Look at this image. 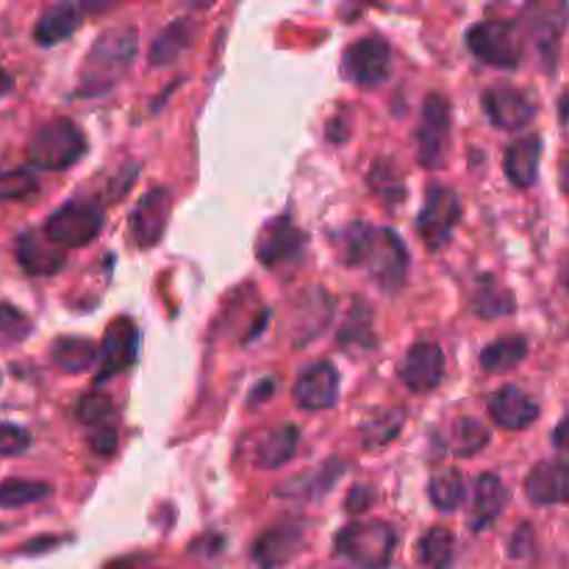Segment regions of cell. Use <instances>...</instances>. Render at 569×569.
I'll use <instances>...</instances> for the list:
<instances>
[{
    "mask_svg": "<svg viewBox=\"0 0 569 569\" xmlns=\"http://www.w3.org/2000/svg\"><path fill=\"white\" fill-rule=\"evenodd\" d=\"M450 142V103L442 94L431 92L422 103L420 126H417V159L426 170L442 167Z\"/></svg>",
    "mask_w": 569,
    "mask_h": 569,
    "instance_id": "cell-9",
    "label": "cell"
},
{
    "mask_svg": "<svg viewBox=\"0 0 569 569\" xmlns=\"http://www.w3.org/2000/svg\"><path fill=\"white\" fill-rule=\"evenodd\" d=\"M172 198L164 187H156L144 194L137 203V209L131 211V220H128V233H131L133 244L139 248H153L164 237L167 220H170Z\"/></svg>",
    "mask_w": 569,
    "mask_h": 569,
    "instance_id": "cell-12",
    "label": "cell"
},
{
    "mask_svg": "<svg viewBox=\"0 0 569 569\" xmlns=\"http://www.w3.org/2000/svg\"><path fill=\"white\" fill-rule=\"evenodd\" d=\"M506 503H509V489L503 487L498 476L487 472L476 481V492H472V528L483 531L492 526L500 515H503Z\"/></svg>",
    "mask_w": 569,
    "mask_h": 569,
    "instance_id": "cell-24",
    "label": "cell"
},
{
    "mask_svg": "<svg viewBox=\"0 0 569 569\" xmlns=\"http://www.w3.org/2000/svg\"><path fill=\"white\" fill-rule=\"evenodd\" d=\"M50 483L28 481V478H9L0 483V509H22V506L39 503L50 498Z\"/></svg>",
    "mask_w": 569,
    "mask_h": 569,
    "instance_id": "cell-38",
    "label": "cell"
},
{
    "mask_svg": "<svg viewBox=\"0 0 569 569\" xmlns=\"http://www.w3.org/2000/svg\"><path fill=\"white\" fill-rule=\"evenodd\" d=\"M539 161H542V139L537 133H526L506 148L503 170L515 187L528 189L537 183Z\"/></svg>",
    "mask_w": 569,
    "mask_h": 569,
    "instance_id": "cell-21",
    "label": "cell"
},
{
    "mask_svg": "<svg viewBox=\"0 0 569 569\" xmlns=\"http://www.w3.org/2000/svg\"><path fill=\"white\" fill-rule=\"evenodd\" d=\"M300 445V431L295 426H281L276 431L267 433L261 439V445L256 448V465L261 470H278V467L287 465L295 453H298Z\"/></svg>",
    "mask_w": 569,
    "mask_h": 569,
    "instance_id": "cell-28",
    "label": "cell"
},
{
    "mask_svg": "<svg viewBox=\"0 0 569 569\" xmlns=\"http://www.w3.org/2000/svg\"><path fill=\"white\" fill-rule=\"evenodd\" d=\"M533 550H537L533 548V528L522 522V526L515 531V537H511L509 553L511 559H531Z\"/></svg>",
    "mask_w": 569,
    "mask_h": 569,
    "instance_id": "cell-44",
    "label": "cell"
},
{
    "mask_svg": "<svg viewBox=\"0 0 569 569\" xmlns=\"http://www.w3.org/2000/svg\"><path fill=\"white\" fill-rule=\"evenodd\" d=\"M389 70H392V50L383 37L359 39L342 56V76L365 89L387 81Z\"/></svg>",
    "mask_w": 569,
    "mask_h": 569,
    "instance_id": "cell-10",
    "label": "cell"
},
{
    "mask_svg": "<svg viewBox=\"0 0 569 569\" xmlns=\"http://www.w3.org/2000/svg\"><path fill=\"white\" fill-rule=\"evenodd\" d=\"M76 417L89 428H100V426H109L111 417H114V403H111L109 395H100V392H89L78 400V409Z\"/></svg>",
    "mask_w": 569,
    "mask_h": 569,
    "instance_id": "cell-39",
    "label": "cell"
},
{
    "mask_svg": "<svg viewBox=\"0 0 569 569\" xmlns=\"http://www.w3.org/2000/svg\"><path fill=\"white\" fill-rule=\"evenodd\" d=\"M89 448H92V453L98 456H111L117 450V428L114 422H109V426H100V428H92L89 431Z\"/></svg>",
    "mask_w": 569,
    "mask_h": 569,
    "instance_id": "cell-43",
    "label": "cell"
},
{
    "mask_svg": "<svg viewBox=\"0 0 569 569\" xmlns=\"http://www.w3.org/2000/svg\"><path fill=\"white\" fill-rule=\"evenodd\" d=\"M445 376V353L439 345L433 342H417L415 348L406 353L403 367H400V378L411 392H433L442 383Z\"/></svg>",
    "mask_w": 569,
    "mask_h": 569,
    "instance_id": "cell-17",
    "label": "cell"
},
{
    "mask_svg": "<svg viewBox=\"0 0 569 569\" xmlns=\"http://www.w3.org/2000/svg\"><path fill=\"white\" fill-rule=\"evenodd\" d=\"M553 445L559 450H567L569 453V417H565V420L559 422V426H556V431H553Z\"/></svg>",
    "mask_w": 569,
    "mask_h": 569,
    "instance_id": "cell-46",
    "label": "cell"
},
{
    "mask_svg": "<svg viewBox=\"0 0 569 569\" xmlns=\"http://www.w3.org/2000/svg\"><path fill=\"white\" fill-rule=\"evenodd\" d=\"M561 192H565V198L569 200V161L561 164Z\"/></svg>",
    "mask_w": 569,
    "mask_h": 569,
    "instance_id": "cell-50",
    "label": "cell"
},
{
    "mask_svg": "<svg viewBox=\"0 0 569 569\" xmlns=\"http://www.w3.org/2000/svg\"><path fill=\"white\" fill-rule=\"evenodd\" d=\"M14 256L26 276H56L64 267V250L50 242L44 233L22 231L14 242Z\"/></svg>",
    "mask_w": 569,
    "mask_h": 569,
    "instance_id": "cell-19",
    "label": "cell"
},
{
    "mask_svg": "<svg viewBox=\"0 0 569 569\" xmlns=\"http://www.w3.org/2000/svg\"><path fill=\"white\" fill-rule=\"evenodd\" d=\"M372 500H376V495H372L370 487H356L353 492L348 495V500H345V509H348V511H367L372 506Z\"/></svg>",
    "mask_w": 569,
    "mask_h": 569,
    "instance_id": "cell-45",
    "label": "cell"
},
{
    "mask_svg": "<svg viewBox=\"0 0 569 569\" xmlns=\"http://www.w3.org/2000/svg\"><path fill=\"white\" fill-rule=\"evenodd\" d=\"M526 495L537 506H569V461H539L528 472Z\"/></svg>",
    "mask_w": 569,
    "mask_h": 569,
    "instance_id": "cell-18",
    "label": "cell"
},
{
    "mask_svg": "<svg viewBox=\"0 0 569 569\" xmlns=\"http://www.w3.org/2000/svg\"><path fill=\"white\" fill-rule=\"evenodd\" d=\"M39 192V178L31 170L0 172V200H22Z\"/></svg>",
    "mask_w": 569,
    "mask_h": 569,
    "instance_id": "cell-40",
    "label": "cell"
},
{
    "mask_svg": "<svg viewBox=\"0 0 569 569\" xmlns=\"http://www.w3.org/2000/svg\"><path fill=\"white\" fill-rule=\"evenodd\" d=\"M306 545V522L303 520H281L276 526L264 528L253 542V565L259 569H281L287 567Z\"/></svg>",
    "mask_w": 569,
    "mask_h": 569,
    "instance_id": "cell-11",
    "label": "cell"
},
{
    "mask_svg": "<svg viewBox=\"0 0 569 569\" xmlns=\"http://www.w3.org/2000/svg\"><path fill=\"white\" fill-rule=\"evenodd\" d=\"M559 111H561V120L569 122V92L559 100Z\"/></svg>",
    "mask_w": 569,
    "mask_h": 569,
    "instance_id": "cell-51",
    "label": "cell"
},
{
    "mask_svg": "<svg viewBox=\"0 0 569 569\" xmlns=\"http://www.w3.org/2000/svg\"><path fill=\"white\" fill-rule=\"evenodd\" d=\"M456 556V537L448 528H431L417 545V561L426 569H450Z\"/></svg>",
    "mask_w": 569,
    "mask_h": 569,
    "instance_id": "cell-30",
    "label": "cell"
},
{
    "mask_svg": "<svg viewBox=\"0 0 569 569\" xmlns=\"http://www.w3.org/2000/svg\"><path fill=\"white\" fill-rule=\"evenodd\" d=\"M11 89H14V78H11L6 70H0V98H6Z\"/></svg>",
    "mask_w": 569,
    "mask_h": 569,
    "instance_id": "cell-48",
    "label": "cell"
},
{
    "mask_svg": "<svg viewBox=\"0 0 569 569\" xmlns=\"http://www.w3.org/2000/svg\"><path fill=\"white\" fill-rule=\"evenodd\" d=\"M31 448V433L14 422H0V456H20Z\"/></svg>",
    "mask_w": 569,
    "mask_h": 569,
    "instance_id": "cell-42",
    "label": "cell"
},
{
    "mask_svg": "<svg viewBox=\"0 0 569 569\" xmlns=\"http://www.w3.org/2000/svg\"><path fill=\"white\" fill-rule=\"evenodd\" d=\"M26 153L37 170H67L87 153V137L72 120L56 117L33 131Z\"/></svg>",
    "mask_w": 569,
    "mask_h": 569,
    "instance_id": "cell-2",
    "label": "cell"
},
{
    "mask_svg": "<svg viewBox=\"0 0 569 569\" xmlns=\"http://www.w3.org/2000/svg\"><path fill=\"white\" fill-rule=\"evenodd\" d=\"M33 331V322L28 320L26 311L11 303H0V339L6 342H22Z\"/></svg>",
    "mask_w": 569,
    "mask_h": 569,
    "instance_id": "cell-41",
    "label": "cell"
},
{
    "mask_svg": "<svg viewBox=\"0 0 569 569\" xmlns=\"http://www.w3.org/2000/svg\"><path fill=\"white\" fill-rule=\"evenodd\" d=\"M345 472V461H326V465L320 467L317 472H311V476H298L295 481L283 483L281 489H278V495L281 498H298V500H317L320 495H326L328 489L333 487V483L342 478Z\"/></svg>",
    "mask_w": 569,
    "mask_h": 569,
    "instance_id": "cell-27",
    "label": "cell"
},
{
    "mask_svg": "<svg viewBox=\"0 0 569 569\" xmlns=\"http://www.w3.org/2000/svg\"><path fill=\"white\" fill-rule=\"evenodd\" d=\"M137 348H139V333L128 317H117L109 328H106L103 348H100V367L98 378L94 381H106V378L117 376V372H126L128 367H133L137 361Z\"/></svg>",
    "mask_w": 569,
    "mask_h": 569,
    "instance_id": "cell-14",
    "label": "cell"
},
{
    "mask_svg": "<svg viewBox=\"0 0 569 569\" xmlns=\"http://www.w3.org/2000/svg\"><path fill=\"white\" fill-rule=\"evenodd\" d=\"M528 356V339L526 337H503L498 342H492L489 348H483L481 353V367L487 372H509L517 365H522Z\"/></svg>",
    "mask_w": 569,
    "mask_h": 569,
    "instance_id": "cell-32",
    "label": "cell"
},
{
    "mask_svg": "<svg viewBox=\"0 0 569 569\" xmlns=\"http://www.w3.org/2000/svg\"><path fill=\"white\" fill-rule=\"evenodd\" d=\"M109 569H137L131 565V561H117V565H111Z\"/></svg>",
    "mask_w": 569,
    "mask_h": 569,
    "instance_id": "cell-52",
    "label": "cell"
},
{
    "mask_svg": "<svg viewBox=\"0 0 569 569\" xmlns=\"http://www.w3.org/2000/svg\"><path fill=\"white\" fill-rule=\"evenodd\" d=\"M303 248L306 233L300 231L289 217H276V220L261 231L259 244H256V256H259V261L264 267H281L300 259Z\"/></svg>",
    "mask_w": 569,
    "mask_h": 569,
    "instance_id": "cell-15",
    "label": "cell"
},
{
    "mask_svg": "<svg viewBox=\"0 0 569 569\" xmlns=\"http://www.w3.org/2000/svg\"><path fill=\"white\" fill-rule=\"evenodd\" d=\"M339 345L348 350H370L376 345V333H372V311L365 300H356L350 309L348 320L339 328Z\"/></svg>",
    "mask_w": 569,
    "mask_h": 569,
    "instance_id": "cell-33",
    "label": "cell"
},
{
    "mask_svg": "<svg viewBox=\"0 0 569 569\" xmlns=\"http://www.w3.org/2000/svg\"><path fill=\"white\" fill-rule=\"evenodd\" d=\"M481 103L492 126L503 128V131H520V128L531 126V120L537 117V103L522 89L503 87V83L487 89Z\"/></svg>",
    "mask_w": 569,
    "mask_h": 569,
    "instance_id": "cell-13",
    "label": "cell"
},
{
    "mask_svg": "<svg viewBox=\"0 0 569 569\" xmlns=\"http://www.w3.org/2000/svg\"><path fill=\"white\" fill-rule=\"evenodd\" d=\"M192 39H194V22L192 20H187V17H181V20H172L170 26H167L164 31L153 39V44H150V53H148L150 64L170 67L172 61H178L183 53H187V48L192 44Z\"/></svg>",
    "mask_w": 569,
    "mask_h": 569,
    "instance_id": "cell-26",
    "label": "cell"
},
{
    "mask_svg": "<svg viewBox=\"0 0 569 569\" xmlns=\"http://www.w3.org/2000/svg\"><path fill=\"white\" fill-rule=\"evenodd\" d=\"M467 48L478 61L498 70H517L526 59V39L520 26L506 20H483L467 31Z\"/></svg>",
    "mask_w": 569,
    "mask_h": 569,
    "instance_id": "cell-5",
    "label": "cell"
},
{
    "mask_svg": "<svg viewBox=\"0 0 569 569\" xmlns=\"http://www.w3.org/2000/svg\"><path fill=\"white\" fill-rule=\"evenodd\" d=\"M403 411L395 409H381L376 415H370L361 426V442L365 450H381L387 448L392 439H398V433L403 431Z\"/></svg>",
    "mask_w": 569,
    "mask_h": 569,
    "instance_id": "cell-31",
    "label": "cell"
},
{
    "mask_svg": "<svg viewBox=\"0 0 569 569\" xmlns=\"http://www.w3.org/2000/svg\"><path fill=\"white\" fill-rule=\"evenodd\" d=\"M398 550V533L389 522L370 520L345 526L337 537V553L361 569H387Z\"/></svg>",
    "mask_w": 569,
    "mask_h": 569,
    "instance_id": "cell-3",
    "label": "cell"
},
{
    "mask_svg": "<svg viewBox=\"0 0 569 569\" xmlns=\"http://www.w3.org/2000/svg\"><path fill=\"white\" fill-rule=\"evenodd\" d=\"M59 545V539H37V542H28L26 548H22V553H42V550H50Z\"/></svg>",
    "mask_w": 569,
    "mask_h": 569,
    "instance_id": "cell-47",
    "label": "cell"
},
{
    "mask_svg": "<svg viewBox=\"0 0 569 569\" xmlns=\"http://www.w3.org/2000/svg\"><path fill=\"white\" fill-rule=\"evenodd\" d=\"M137 44L139 33L133 26H117L100 33L78 76V98H98V94L111 92L131 70L137 59Z\"/></svg>",
    "mask_w": 569,
    "mask_h": 569,
    "instance_id": "cell-1",
    "label": "cell"
},
{
    "mask_svg": "<svg viewBox=\"0 0 569 569\" xmlns=\"http://www.w3.org/2000/svg\"><path fill=\"white\" fill-rule=\"evenodd\" d=\"M489 445V428L483 426L476 417H461L453 422V431H450V448L456 456H478Z\"/></svg>",
    "mask_w": 569,
    "mask_h": 569,
    "instance_id": "cell-37",
    "label": "cell"
},
{
    "mask_svg": "<svg viewBox=\"0 0 569 569\" xmlns=\"http://www.w3.org/2000/svg\"><path fill=\"white\" fill-rule=\"evenodd\" d=\"M87 6H78V3H59V6H50L48 11H42V17L37 20V28H33V39L37 44L42 48H53V44L64 42L67 37L81 28L83 14H87Z\"/></svg>",
    "mask_w": 569,
    "mask_h": 569,
    "instance_id": "cell-22",
    "label": "cell"
},
{
    "mask_svg": "<svg viewBox=\"0 0 569 569\" xmlns=\"http://www.w3.org/2000/svg\"><path fill=\"white\" fill-rule=\"evenodd\" d=\"M367 183H370L372 192H376L387 206L400 203V200L406 198V181L392 159H378L376 164L370 167Z\"/></svg>",
    "mask_w": 569,
    "mask_h": 569,
    "instance_id": "cell-35",
    "label": "cell"
},
{
    "mask_svg": "<svg viewBox=\"0 0 569 569\" xmlns=\"http://www.w3.org/2000/svg\"><path fill=\"white\" fill-rule=\"evenodd\" d=\"M333 320V298H328L320 287L311 289L298 306V322H295V345H306L315 342L317 337L326 333V328L331 326Z\"/></svg>",
    "mask_w": 569,
    "mask_h": 569,
    "instance_id": "cell-23",
    "label": "cell"
},
{
    "mask_svg": "<svg viewBox=\"0 0 569 569\" xmlns=\"http://www.w3.org/2000/svg\"><path fill=\"white\" fill-rule=\"evenodd\" d=\"M489 415L506 431H526L539 420V403L520 387H503L489 398Z\"/></svg>",
    "mask_w": 569,
    "mask_h": 569,
    "instance_id": "cell-20",
    "label": "cell"
},
{
    "mask_svg": "<svg viewBox=\"0 0 569 569\" xmlns=\"http://www.w3.org/2000/svg\"><path fill=\"white\" fill-rule=\"evenodd\" d=\"M339 398V372L331 361H317L300 372L295 383V400L303 411H326Z\"/></svg>",
    "mask_w": 569,
    "mask_h": 569,
    "instance_id": "cell-16",
    "label": "cell"
},
{
    "mask_svg": "<svg viewBox=\"0 0 569 569\" xmlns=\"http://www.w3.org/2000/svg\"><path fill=\"white\" fill-rule=\"evenodd\" d=\"M517 26H520L522 39H528L537 48L545 72H553L556 61H559V42L569 26V3H565V0L528 3Z\"/></svg>",
    "mask_w": 569,
    "mask_h": 569,
    "instance_id": "cell-4",
    "label": "cell"
},
{
    "mask_svg": "<svg viewBox=\"0 0 569 569\" xmlns=\"http://www.w3.org/2000/svg\"><path fill=\"white\" fill-rule=\"evenodd\" d=\"M100 350L83 337H59L50 348V359L64 372H87L98 361Z\"/></svg>",
    "mask_w": 569,
    "mask_h": 569,
    "instance_id": "cell-29",
    "label": "cell"
},
{
    "mask_svg": "<svg viewBox=\"0 0 569 569\" xmlns=\"http://www.w3.org/2000/svg\"><path fill=\"white\" fill-rule=\"evenodd\" d=\"M106 211L94 198H72L44 222V237L64 248H83L103 231Z\"/></svg>",
    "mask_w": 569,
    "mask_h": 569,
    "instance_id": "cell-6",
    "label": "cell"
},
{
    "mask_svg": "<svg viewBox=\"0 0 569 569\" xmlns=\"http://www.w3.org/2000/svg\"><path fill=\"white\" fill-rule=\"evenodd\" d=\"M517 300L511 289H506L498 278L481 276L472 287V311L483 320H498V317L515 315Z\"/></svg>",
    "mask_w": 569,
    "mask_h": 569,
    "instance_id": "cell-25",
    "label": "cell"
},
{
    "mask_svg": "<svg viewBox=\"0 0 569 569\" xmlns=\"http://www.w3.org/2000/svg\"><path fill=\"white\" fill-rule=\"evenodd\" d=\"M559 281H561V287H565V292L569 295V253L565 256V261H561V270H559Z\"/></svg>",
    "mask_w": 569,
    "mask_h": 569,
    "instance_id": "cell-49",
    "label": "cell"
},
{
    "mask_svg": "<svg viewBox=\"0 0 569 569\" xmlns=\"http://www.w3.org/2000/svg\"><path fill=\"white\" fill-rule=\"evenodd\" d=\"M461 220V200L456 189L433 183L426 194V206L417 214V233L428 250H439L450 242Z\"/></svg>",
    "mask_w": 569,
    "mask_h": 569,
    "instance_id": "cell-7",
    "label": "cell"
},
{
    "mask_svg": "<svg viewBox=\"0 0 569 569\" xmlns=\"http://www.w3.org/2000/svg\"><path fill=\"white\" fill-rule=\"evenodd\" d=\"M428 498L439 511H448V515L459 509L461 500H465V478H461V472L456 467L439 470L428 483Z\"/></svg>",
    "mask_w": 569,
    "mask_h": 569,
    "instance_id": "cell-34",
    "label": "cell"
},
{
    "mask_svg": "<svg viewBox=\"0 0 569 569\" xmlns=\"http://www.w3.org/2000/svg\"><path fill=\"white\" fill-rule=\"evenodd\" d=\"M370 278L381 292L395 295L403 289L406 278H409V250H406L403 239L392 231V228H381L376 231L370 244Z\"/></svg>",
    "mask_w": 569,
    "mask_h": 569,
    "instance_id": "cell-8",
    "label": "cell"
},
{
    "mask_svg": "<svg viewBox=\"0 0 569 569\" xmlns=\"http://www.w3.org/2000/svg\"><path fill=\"white\" fill-rule=\"evenodd\" d=\"M372 237H376V231H372L367 222L356 220V222H350V226H345V231L337 233L339 259H342L345 264H350V267L367 261V256H370Z\"/></svg>",
    "mask_w": 569,
    "mask_h": 569,
    "instance_id": "cell-36",
    "label": "cell"
}]
</instances>
